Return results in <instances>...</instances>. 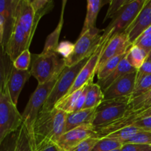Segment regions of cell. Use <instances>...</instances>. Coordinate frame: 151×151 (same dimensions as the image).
Listing matches in <instances>:
<instances>
[{
  "instance_id": "6da1fadb",
  "label": "cell",
  "mask_w": 151,
  "mask_h": 151,
  "mask_svg": "<svg viewBox=\"0 0 151 151\" xmlns=\"http://www.w3.org/2000/svg\"><path fill=\"white\" fill-rule=\"evenodd\" d=\"M66 116V112L56 108L46 111H40L29 137L31 145L56 144L64 134Z\"/></svg>"
},
{
  "instance_id": "7a4b0ae2",
  "label": "cell",
  "mask_w": 151,
  "mask_h": 151,
  "mask_svg": "<svg viewBox=\"0 0 151 151\" xmlns=\"http://www.w3.org/2000/svg\"><path fill=\"white\" fill-rule=\"evenodd\" d=\"M31 76L38 84H44L61 73L66 67L65 60L55 51H42L40 54H32L30 65Z\"/></svg>"
},
{
  "instance_id": "3957f363",
  "label": "cell",
  "mask_w": 151,
  "mask_h": 151,
  "mask_svg": "<svg viewBox=\"0 0 151 151\" xmlns=\"http://www.w3.org/2000/svg\"><path fill=\"white\" fill-rule=\"evenodd\" d=\"M60 75V73L45 83L38 84V86L31 94L28 100L27 104L22 114V118H23V123L27 129L29 137L32 134V128L37 119V116L44 106V103L47 101L51 91H52Z\"/></svg>"
},
{
  "instance_id": "277c9868",
  "label": "cell",
  "mask_w": 151,
  "mask_h": 151,
  "mask_svg": "<svg viewBox=\"0 0 151 151\" xmlns=\"http://www.w3.org/2000/svg\"><path fill=\"white\" fill-rule=\"evenodd\" d=\"M91 56V55H90ZM90 56L86 58L79 63H75L71 66H66L60 73L52 91L50 93L47 101L44 103L41 111H46L54 109L56 103L61 100L68 93L73 86L78 74L81 71L86 63L89 59Z\"/></svg>"
},
{
  "instance_id": "5b68a950",
  "label": "cell",
  "mask_w": 151,
  "mask_h": 151,
  "mask_svg": "<svg viewBox=\"0 0 151 151\" xmlns=\"http://www.w3.org/2000/svg\"><path fill=\"white\" fill-rule=\"evenodd\" d=\"M147 0H130L114 16L103 29L101 39L125 32L141 11Z\"/></svg>"
},
{
  "instance_id": "8992f818",
  "label": "cell",
  "mask_w": 151,
  "mask_h": 151,
  "mask_svg": "<svg viewBox=\"0 0 151 151\" xmlns=\"http://www.w3.org/2000/svg\"><path fill=\"white\" fill-rule=\"evenodd\" d=\"M22 124V114L12 102L6 88L0 96V145L9 135L16 132Z\"/></svg>"
},
{
  "instance_id": "52a82bcc",
  "label": "cell",
  "mask_w": 151,
  "mask_h": 151,
  "mask_svg": "<svg viewBox=\"0 0 151 151\" xmlns=\"http://www.w3.org/2000/svg\"><path fill=\"white\" fill-rule=\"evenodd\" d=\"M130 101L131 97L103 100L96 109L91 125L97 129L120 119L126 113Z\"/></svg>"
},
{
  "instance_id": "ba28073f",
  "label": "cell",
  "mask_w": 151,
  "mask_h": 151,
  "mask_svg": "<svg viewBox=\"0 0 151 151\" xmlns=\"http://www.w3.org/2000/svg\"><path fill=\"white\" fill-rule=\"evenodd\" d=\"M102 35L97 27L80 35L76 43L74 44V50L67 59L65 60L66 66H71L91 55L101 41Z\"/></svg>"
},
{
  "instance_id": "9c48e42d",
  "label": "cell",
  "mask_w": 151,
  "mask_h": 151,
  "mask_svg": "<svg viewBox=\"0 0 151 151\" xmlns=\"http://www.w3.org/2000/svg\"><path fill=\"white\" fill-rule=\"evenodd\" d=\"M109 39H110V37H107V38H104V39H101V41H100L99 45L96 48L95 51L90 56L87 63H86L85 66L83 67L80 73L78 74V77H77L76 80H75L72 88L69 89V91H68V93L64 97L69 96V94L73 93L74 91L83 88L86 84L93 82V78H94V75L96 74L99 59H100L105 45H106V43H107V41Z\"/></svg>"
},
{
  "instance_id": "30bf717a",
  "label": "cell",
  "mask_w": 151,
  "mask_h": 151,
  "mask_svg": "<svg viewBox=\"0 0 151 151\" xmlns=\"http://www.w3.org/2000/svg\"><path fill=\"white\" fill-rule=\"evenodd\" d=\"M91 137H98L91 124H84L65 132L56 145L61 151H70L84 140Z\"/></svg>"
},
{
  "instance_id": "8fae6325",
  "label": "cell",
  "mask_w": 151,
  "mask_h": 151,
  "mask_svg": "<svg viewBox=\"0 0 151 151\" xmlns=\"http://www.w3.org/2000/svg\"><path fill=\"white\" fill-rule=\"evenodd\" d=\"M29 46L26 34L19 24L16 16H15L10 35L4 46L5 52L10 60L13 61L25 50L29 49Z\"/></svg>"
},
{
  "instance_id": "7c38bea8",
  "label": "cell",
  "mask_w": 151,
  "mask_h": 151,
  "mask_svg": "<svg viewBox=\"0 0 151 151\" xmlns=\"http://www.w3.org/2000/svg\"><path fill=\"white\" fill-rule=\"evenodd\" d=\"M132 45L133 44L128 39V35L125 32L116 34L111 37L102 52L101 55L99 59L96 74L108 60L119 55L126 53Z\"/></svg>"
},
{
  "instance_id": "4fadbf2b",
  "label": "cell",
  "mask_w": 151,
  "mask_h": 151,
  "mask_svg": "<svg viewBox=\"0 0 151 151\" xmlns=\"http://www.w3.org/2000/svg\"><path fill=\"white\" fill-rule=\"evenodd\" d=\"M137 71L126 74L114 82L107 89L103 91L104 100L119 97H131L135 87Z\"/></svg>"
},
{
  "instance_id": "5bb4252c",
  "label": "cell",
  "mask_w": 151,
  "mask_h": 151,
  "mask_svg": "<svg viewBox=\"0 0 151 151\" xmlns=\"http://www.w3.org/2000/svg\"><path fill=\"white\" fill-rule=\"evenodd\" d=\"M151 25V0H147L142 9L125 33L132 44L139 38L142 34Z\"/></svg>"
},
{
  "instance_id": "9a60e30c",
  "label": "cell",
  "mask_w": 151,
  "mask_h": 151,
  "mask_svg": "<svg viewBox=\"0 0 151 151\" xmlns=\"http://www.w3.org/2000/svg\"><path fill=\"white\" fill-rule=\"evenodd\" d=\"M16 16L19 24L24 31L30 45L34 36L32 29L35 17V12L30 0H19L16 8Z\"/></svg>"
},
{
  "instance_id": "2e32d148",
  "label": "cell",
  "mask_w": 151,
  "mask_h": 151,
  "mask_svg": "<svg viewBox=\"0 0 151 151\" xmlns=\"http://www.w3.org/2000/svg\"><path fill=\"white\" fill-rule=\"evenodd\" d=\"M31 74L29 70L20 71L13 66L9 75L7 83V89L12 102L16 106L18 104L19 95L27 81L29 79Z\"/></svg>"
},
{
  "instance_id": "e0dca14e",
  "label": "cell",
  "mask_w": 151,
  "mask_h": 151,
  "mask_svg": "<svg viewBox=\"0 0 151 151\" xmlns=\"http://www.w3.org/2000/svg\"><path fill=\"white\" fill-rule=\"evenodd\" d=\"M96 109H82L73 113L67 114L66 123H65L64 133L84 124H91L94 119Z\"/></svg>"
},
{
  "instance_id": "ac0fdd59",
  "label": "cell",
  "mask_w": 151,
  "mask_h": 151,
  "mask_svg": "<svg viewBox=\"0 0 151 151\" xmlns=\"http://www.w3.org/2000/svg\"><path fill=\"white\" fill-rule=\"evenodd\" d=\"M19 0H0V15L5 20V33H4L3 48H4L10 35Z\"/></svg>"
},
{
  "instance_id": "d6986e66",
  "label": "cell",
  "mask_w": 151,
  "mask_h": 151,
  "mask_svg": "<svg viewBox=\"0 0 151 151\" xmlns=\"http://www.w3.org/2000/svg\"><path fill=\"white\" fill-rule=\"evenodd\" d=\"M111 0H88L87 1L86 15L84 20L81 35H83L89 29L96 27L97 16L102 7L106 4H109Z\"/></svg>"
},
{
  "instance_id": "ffe728a7",
  "label": "cell",
  "mask_w": 151,
  "mask_h": 151,
  "mask_svg": "<svg viewBox=\"0 0 151 151\" xmlns=\"http://www.w3.org/2000/svg\"><path fill=\"white\" fill-rule=\"evenodd\" d=\"M136 71H137V69H134V68L130 64L129 62H128V59H127L126 54V55H125V58L121 60V62L119 63V64L118 65L117 67H116V69L109 75V76L106 77V78H104V79L103 80H99V81H97V83L101 87L103 91H104L105 90L107 89L114 82L117 81L118 79L122 78V76L125 75L126 74L136 72Z\"/></svg>"
},
{
  "instance_id": "44dd1931",
  "label": "cell",
  "mask_w": 151,
  "mask_h": 151,
  "mask_svg": "<svg viewBox=\"0 0 151 151\" xmlns=\"http://www.w3.org/2000/svg\"><path fill=\"white\" fill-rule=\"evenodd\" d=\"M104 100V94L97 83L91 82L87 86V94L83 109H96Z\"/></svg>"
},
{
  "instance_id": "7402d4cb",
  "label": "cell",
  "mask_w": 151,
  "mask_h": 151,
  "mask_svg": "<svg viewBox=\"0 0 151 151\" xmlns=\"http://www.w3.org/2000/svg\"><path fill=\"white\" fill-rule=\"evenodd\" d=\"M12 67L13 61L5 52L4 49L0 46V96L7 88V80Z\"/></svg>"
},
{
  "instance_id": "603a6c76",
  "label": "cell",
  "mask_w": 151,
  "mask_h": 151,
  "mask_svg": "<svg viewBox=\"0 0 151 151\" xmlns=\"http://www.w3.org/2000/svg\"><path fill=\"white\" fill-rule=\"evenodd\" d=\"M30 2L35 12L33 29H32V33L35 35L39 21L44 15L52 10L54 7V1L52 0H32Z\"/></svg>"
},
{
  "instance_id": "cb8c5ba5",
  "label": "cell",
  "mask_w": 151,
  "mask_h": 151,
  "mask_svg": "<svg viewBox=\"0 0 151 151\" xmlns=\"http://www.w3.org/2000/svg\"><path fill=\"white\" fill-rule=\"evenodd\" d=\"M66 1H62L61 7V13H60V19L59 21V23L58 24L57 27L55 28L54 31L47 37V41H46L45 45L43 51H55L56 52L58 47V40L60 37V31H61L62 27L63 24V15H64L65 7H66Z\"/></svg>"
},
{
  "instance_id": "d4e9b609",
  "label": "cell",
  "mask_w": 151,
  "mask_h": 151,
  "mask_svg": "<svg viewBox=\"0 0 151 151\" xmlns=\"http://www.w3.org/2000/svg\"><path fill=\"white\" fill-rule=\"evenodd\" d=\"M151 108V88L147 92L131 100L126 112H139Z\"/></svg>"
},
{
  "instance_id": "484cf974",
  "label": "cell",
  "mask_w": 151,
  "mask_h": 151,
  "mask_svg": "<svg viewBox=\"0 0 151 151\" xmlns=\"http://www.w3.org/2000/svg\"><path fill=\"white\" fill-rule=\"evenodd\" d=\"M148 53L141 47L133 44L127 53V59L130 64L138 70L147 60Z\"/></svg>"
},
{
  "instance_id": "4316f807",
  "label": "cell",
  "mask_w": 151,
  "mask_h": 151,
  "mask_svg": "<svg viewBox=\"0 0 151 151\" xmlns=\"http://www.w3.org/2000/svg\"><path fill=\"white\" fill-rule=\"evenodd\" d=\"M84 86L80 89L77 90V91H74L69 96L63 97L61 100H60L56 103L55 108L60 109V110L66 112V114H71L75 112L77 102H78V98H79L82 91H83Z\"/></svg>"
},
{
  "instance_id": "83f0119b",
  "label": "cell",
  "mask_w": 151,
  "mask_h": 151,
  "mask_svg": "<svg viewBox=\"0 0 151 151\" xmlns=\"http://www.w3.org/2000/svg\"><path fill=\"white\" fill-rule=\"evenodd\" d=\"M14 151H32L30 138L27 129L24 123L17 131Z\"/></svg>"
},
{
  "instance_id": "f1b7e54d",
  "label": "cell",
  "mask_w": 151,
  "mask_h": 151,
  "mask_svg": "<svg viewBox=\"0 0 151 151\" xmlns=\"http://www.w3.org/2000/svg\"><path fill=\"white\" fill-rule=\"evenodd\" d=\"M141 131H142V130L139 129V128H137L135 126L131 125V126L125 127V128H122L116 131H114V132L111 133V134H109V135H107L105 137L116 140V141L120 142L123 144L126 140L134 137L135 134H137V133H139Z\"/></svg>"
},
{
  "instance_id": "f546056e",
  "label": "cell",
  "mask_w": 151,
  "mask_h": 151,
  "mask_svg": "<svg viewBox=\"0 0 151 151\" xmlns=\"http://www.w3.org/2000/svg\"><path fill=\"white\" fill-rule=\"evenodd\" d=\"M126 53L125 54L119 55L116 56V57H114L108 60L106 63L103 64V66L97 71V78L99 80H103L104 78H106V77L109 76L115 69L118 66V65L119 64V63L121 62V60L125 58V56L126 55Z\"/></svg>"
},
{
  "instance_id": "4dcf8cb0",
  "label": "cell",
  "mask_w": 151,
  "mask_h": 151,
  "mask_svg": "<svg viewBox=\"0 0 151 151\" xmlns=\"http://www.w3.org/2000/svg\"><path fill=\"white\" fill-rule=\"evenodd\" d=\"M151 88V75H143L137 76L135 87L131 95V100L142 95Z\"/></svg>"
},
{
  "instance_id": "1f68e13d",
  "label": "cell",
  "mask_w": 151,
  "mask_h": 151,
  "mask_svg": "<svg viewBox=\"0 0 151 151\" xmlns=\"http://www.w3.org/2000/svg\"><path fill=\"white\" fill-rule=\"evenodd\" d=\"M122 145L123 144L120 142L104 137L99 139L91 151H112L116 149H120Z\"/></svg>"
},
{
  "instance_id": "d6a6232c",
  "label": "cell",
  "mask_w": 151,
  "mask_h": 151,
  "mask_svg": "<svg viewBox=\"0 0 151 151\" xmlns=\"http://www.w3.org/2000/svg\"><path fill=\"white\" fill-rule=\"evenodd\" d=\"M31 60L32 55L29 52V49H27L13 60V66L18 70L28 71L31 65Z\"/></svg>"
},
{
  "instance_id": "836d02e7",
  "label": "cell",
  "mask_w": 151,
  "mask_h": 151,
  "mask_svg": "<svg viewBox=\"0 0 151 151\" xmlns=\"http://www.w3.org/2000/svg\"><path fill=\"white\" fill-rule=\"evenodd\" d=\"M143 144L151 145V131H139L137 134L128 139L123 143L124 144Z\"/></svg>"
},
{
  "instance_id": "e575fe53",
  "label": "cell",
  "mask_w": 151,
  "mask_h": 151,
  "mask_svg": "<svg viewBox=\"0 0 151 151\" xmlns=\"http://www.w3.org/2000/svg\"><path fill=\"white\" fill-rule=\"evenodd\" d=\"M130 0H111L107 13L105 16L103 22L107 21L109 19H111Z\"/></svg>"
},
{
  "instance_id": "d590c367",
  "label": "cell",
  "mask_w": 151,
  "mask_h": 151,
  "mask_svg": "<svg viewBox=\"0 0 151 151\" xmlns=\"http://www.w3.org/2000/svg\"><path fill=\"white\" fill-rule=\"evenodd\" d=\"M100 138L98 137H91L84 140L83 142L78 145V146L70 151H91L96 143L99 141Z\"/></svg>"
},
{
  "instance_id": "8d00e7d4",
  "label": "cell",
  "mask_w": 151,
  "mask_h": 151,
  "mask_svg": "<svg viewBox=\"0 0 151 151\" xmlns=\"http://www.w3.org/2000/svg\"><path fill=\"white\" fill-rule=\"evenodd\" d=\"M74 50V44L72 43L69 42V41H63V42L60 43L58 47L57 52L58 54L59 55H61L64 60L67 59L72 54V52Z\"/></svg>"
},
{
  "instance_id": "74e56055",
  "label": "cell",
  "mask_w": 151,
  "mask_h": 151,
  "mask_svg": "<svg viewBox=\"0 0 151 151\" xmlns=\"http://www.w3.org/2000/svg\"><path fill=\"white\" fill-rule=\"evenodd\" d=\"M17 131L9 135L0 145V151H14Z\"/></svg>"
},
{
  "instance_id": "f35d334b",
  "label": "cell",
  "mask_w": 151,
  "mask_h": 151,
  "mask_svg": "<svg viewBox=\"0 0 151 151\" xmlns=\"http://www.w3.org/2000/svg\"><path fill=\"white\" fill-rule=\"evenodd\" d=\"M134 45H137L141 47L149 54V52L151 51V34L140 36L134 43Z\"/></svg>"
},
{
  "instance_id": "ab89813d",
  "label": "cell",
  "mask_w": 151,
  "mask_h": 151,
  "mask_svg": "<svg viewBox=\"0 0 151 151\" xmlns=\"http://www.w3.org/2000/svg\"><path fill=\"white\" fill-rule=\"evenodd\" d=\"M121 151H151V145L143 144H124Z\"/></svg>"
},
{
  "instance_id": "60d3db41",
  "label": "cell",
  "mask_w": 151,
  "mask_h": 151,
  "mask_svg": "<svg viewBox=\"0 0 151 151\" xmlns=\"http://www.w3.org/2000/svg\"><path fill=\"white\" fill-rule=\"evenodd\" d=\"M131 125L137 127L139 129L144 130V131H151V116L138 119L133 122Z\"/></svg>"
},
{
  "instance_id": "b9f144b4",
  "label": "cell",
  "mask_w": 151,
  "mask_h": 151,
  "mask_svg": "<svg viewBox=\"0 0 151 151\" xmlns=\"http://www.w3.org/2000/svg\"><path fill=\"white\" fill-rule=\"evenodd\" d=\"M32 146V145H31ZM32 151H61L58 147V145L54 143H48V144L38 145L32 146Z\"/></svg>"
},
{
  "instance_id": "7bdbcfd3",
  "label": "cell",
  "mask_w": 151,
  "mask_h": 151,
  "mask_svg": "<svg viewBox=\"0 0 151 151\" xmlns=\"http://www.w3.org/2000/svg\"><path fill=\"white\" fill-rule=\"evenodd\" d=\"M88 84H86V85L84 86L83 91H82L81 94L80 95L79 98H78V102H77V104H76V107H75V111H78L83 109L84 105H85V103H86V99L87 86H88Z\"/></svg>"
},
{
  "instance_id": "ee69618b",
  "label": "cell",
  "mask_w": 151,
  "mask_h": 151,
  "mask_svg": "<svg viewBox=\"0 0 151 151\" xmlns=\"http://www.w3.org/2000/svg\"><path fill=\"white\" fill-rule=\"evenodd\" d=\"M143 75H151V60H145L142 66L137 70V77Z\"/></svg>"
},
{
  "instance_id": "f6af8a7d",
  "label": "cell",
  "mask_w": 151,
  "mask_h": 151,
  "mask_svg": "<svg viewBox=\"0 0 151 151\" xmlns=\"http://www.w3.org/2000/svg\"><path fill=\"white\" fill-rule=\"evenodd\" d=\"M4 33H5V20L4 17L0 15V46L3 47Z\"/></svg>"
},
{
  "instance_id": "bcb514c9",
  "label": "cell",
  "mask_w": 151,
  "mask_h": 151,
  "mask_svg": "<svg viewBox=\"0 0 151 151\" xmlns=\"http://www.w3.org/2000/svg\"><path fill=\"white\" fill-rule=\"evenodd\" d=\"M147 34H151V25L148 28H147V29H146L145 31L144 32H143L142 34V35H147Z\"/></svg>"
},
{
  "instance_id": "7dc6e473",
  "label": "cell",
  "mask_w": 151,
  "mask_h": 151,
  "mask_svg": "<svg viewBox=\"0 0 151 151\" xmlns=\"http://www.w3.org/2000/svg\"><path fill=\"white\" fill-rule=\"evenodd\" d=\"M151 60V51L149 52L148 55H147V60Z\"/></svg>"
},
{
  "instance_id": "c3c4849f",
  "label": "cell",
  "mask_w": 151,
  "mask_h": 151,
  "mask_svg": "<svg viewBox=\"0 0 151 151\" xmlns=\"http://www.w3.org/2000/svg\"><path fill=\"white\" fill-rule=\"evenodd\" d=\"M121 149V148H120ZM120 149H116V150H112V151H121Z\"/></svg>"
}]
</instances>
